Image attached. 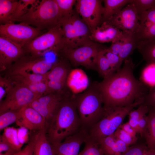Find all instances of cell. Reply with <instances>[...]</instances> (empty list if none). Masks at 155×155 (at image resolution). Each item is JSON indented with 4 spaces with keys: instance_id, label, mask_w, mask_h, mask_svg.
I'll list each match as a JSON object with an SVG mask.
<instances>
[{
    "instance_id": "obj_16",
    "label": "cell",
    "mask_w": 155,
    "mask_h": 155,
    "mask_svg": "<svg viewBox=\"0 0 155 155\" xmlns=\"http://www.w3.org/2000/svg\"><path fill=\"white\" fill-rule=\"evenodd\" d=\"M124 34L114 26L105 22L91 30V39L99 43H113L121 39Z\"/></svg>"
},
{
    "instance_id": "obj_34",
    "label": "cell",
    "mask_w": 155,
    "mask_h": 155,
    "mask_svg": "<svg viewBox=\"0 0 155 155\" xmlns=\"http://www.w3.org/2000/svg\"><path fill=\"white\" fill-rule=\"evenodd\" d=\"M19 81H24L31 83L46 81V74H42L29 72H22L13 74Z\"/></svg>"
},
{
    "instance_id": "obj_50",
    "label": "cell",
    "mask_w": 155,
    "mask_h": 155,
    "mask_svg": "<svg viewBox=\"0 0 155 155\" xmlns=\"http://www.w3.org/2000/svg\"><path fill=\"white\" fill-rule=\"evenodd\" d=\"M145 155H155V150H149L148 149Z\"/></svg>"
},
{
    "instance_id": "obj_24",
    "label": "cell",
    "mask_w": 155,
    "mask_h": 155,
    "mask_svg": "<svg viewBox=\"0 0 155 155\" xmlns=\"http://www.w3.org/2000/svg\"><path fill=\"white\" fill-rule=\"evenodd\" d=\"M149 107L147 131L145 140L148 149L155 150V108Z\"/></svg>"
},
{
    "instance_id": "obj_51",
    "label": "cell",
    "mask_w": 155,
    "mask_h": 155,
    "mask_svg": "<svg viewBox=\"0 0 155 155\" xmlns=\"http://www.w3.org/2000/svg\"><path fill=\"white\" fill-rule=\"evenodd\" d=\"M17 153L15 154L8 152L0 153V155H16Z\"/></svg>"
},
{
    "instance_id": "obj_22",
    "label": "cell",
    "mask_w": 155,
    "mask_h": 155,
    "mask_svg": "<svg viewBox=\"0 0 155 155\" xmlns=\"http://www.w3.org/2000/svg\"><path fill=\"white\" fill-rule=\"evenodd\" d=\"M137 49L147 64H155V38L138 40Z\"/></svg>"
},
{
    "instance_id": "obj_33",
    "label": "cell",
    "mask_w": 155,
    "mask_h": 155,
    "mask_svg": "<svg viewBox=\"0 0 155 155\" xmlns=\"http://www.w3.org/2000/svg\"><path fill=\"white\" fill-rule=\"evenodd\" d=\"M18 84L24 86L35 94L40 96L44 93L49 94L48 88L46 81L39 82L31 83L26 81H19Z\"/></svg>"
},
{
    "instance_id": "obj_28",
    "label": "cell",
    "mask_w": 155,
    "mask_h": 155,
    "mask_svg": "<svg viewBox=\"0 0 155 155\" xmlns=\"http://www.w3.org/2000/svg\"><path fill=\"white\" fill-rule=\"evenodd\" d=\"M104 155H122L115 142L113 133L103 138L97 142Z\"/></svg>"
},
{
    "instance_id": "obj_10",
    "label": "cell",
    "mask_w": 155,
    "mask_h": 155,
    "mask_svg": "<svg viewBox=\"0 0 155 155\" xmlns=\"http://www.w3.org/2000/svg\"><path fill=\"white\" fill-rule=\"evenodd\" d=\"M133 2L127 5L120 12L106 22L124 33L136 34L140 22L139 16Z\"/></svg>"
},
{
    "instance_id": "obj_14",
    "label": "cell",
    "mask_w": 155,
    "mask_h": 155,
    "mask_svg": "<svg viewBox=\"0 0 155 155\" xmlns=\"http://www.w3.org/2000/svg\"><path fill=\"white\" fill-rule=\"evenodd\" d=\"M25 53L23 47L0 36V67L3 70L23 57Z\"/></svg>"
},
{
    "instance_id": "obj_46",
    "label": "cell",
    "mask_w": 155,
    "mask_h": 155,
    "mask_svg": "<svg viewBox=\"0 0 155 155\" xmlns=\"http://www.w3.org/2000/svg\"><path fill=\"white\" fill-rule=\"evenodd\" d=\"M119 127L128 133L132 138L137 140V138L136 136L137 133L128 122L122 124Z\"/></svg>"
},
{
    "instance_id": "obj_35",
    "label": "cell",
    "mask_w": 155,
    "mask_h": 155,
    "mask_svg": "<svg viewBox=\"0 0 155 155\" xmlns=\"http://www.w3.org/2000/svg\"><path fill=\"white\" fill-rule=\"evenodd\" d=\"M38 1L35 0H20L12 18L13 23L16 21L28 10L27 8L30 5L32 6L37 3Z\"/></svg>"
},
{
    "instance_id": "obj_3",
    "label": "cell",
    "mask_w": 155,
    "mask_h": 155,
    "mask_svg": "<svg viewBox=\"0 0 155 155\" xmlns=\"http://www.w3.org/2000/svg\"><path fill=\"white\" fill-rule=\"evenodd\" d=\"M97 82L91 84L83 93L74 96L81 127L88 132L106 114Z\"/></svg>"
},
{
    "instance_id": "obj_47",
    "label": "cell",
    "mask_w": 155,
    "mask_h": 155,
    "mask_svg": "<svg viewBox=\"0 0 155 155\" xmlns=\"http://www.w3.org/2000/svg\"><path fill=\"white\" fill-rule=\"evenodd\" d=\"M114 140L119 151L122 154L126 152L129 148L130 146H128L122 140L115 137Z\"/></svg>"
},
{
    "instance_id": "obj_4",
    "label": "cell",
    "mask_w": 155,
    "mask_h": 155,
    "mask_svg": "<svg viewBox=\"0 0 155 155\" xmlns=\"http://www.w3.org/2000/svg\"><path fill=\"white\" fill-rule=\"evenodd\" d=\"M60 14L55 0H42L32 6L16 21L26 23L41 31L59 25Z\"/></svg>"
},
{
    "instance_id": "obj_20",
    "label": "cell",
    "mask_w": 155,
    "mask_h": 155,
    "mask_svg": "<svg viewBox=\"0 0 155 155\" xmlns=\"http://www.w3.org/2000/svg\"><path fill=\"white\" fill-rule=\"evenodd\" d=\"M70 66L63 61H59L54 63L51 69L46 74V81L53 80L66 84Z\"/></svg>"
},
{
    "instance_id": "obj_32",
    "label": "cell",
    "mask_w": 155,
    "mask_h": 155,
    "mask_svg": "<svg viewBox=\"0 0 155 155\" xmlns=\"http://www.w3.org/2000/svg\"><path fill=\"white\" fill-rule=\"evenodd\" d=\"M84 148L78 155H104L97 142L89 136L84 142Z\"/></svg>"
},
{
    "instance_id": "obj_23",
    "label": "cell",
    "mask_w": 155,
    "mask_h": 155,
    "mask_svg": "<svg viewBox=\"0 0 155 155\" xmlns=\"http://www.w3.org/2000/svg\"><path fill=\"white\" fill-rule=\"evenodd\" d=\"M18 1L15 0H0V24L13 23L12 18Z\"/></svg>"
},
{
    "instance_id": "obj_44",
    "label": "cell",
    "mask_w": 155,
    "mask_h": 155,
    "mask_svg": "<svg viewBox=\"0 0 155 155\" xmlns=\"http://www.w3.org/2000/svg\"><path fill=\"white\" fill-rule=\"evenodd\" d=\"M143 103L149 107L155 108V88L149 91Z\"/></svg>"
},
{
    "instance_id": "obj_13",
    "label": "cell",
    "mask_w": 155,
    "mask_h": 155,
    "mask_svg": "<svg viewBox=\"0 0 155 155\" xmlns=\"http://www.w3.org/2000/svg\"><path fill=\"white\" fill-rule=\"evenodd\" d=\"M88 136V131L82 128L61 142L52 145L53 155H78L81 146L84 143Z\"/></svg>"
},
{
    "instance_id": "obj_45",
    "label": "cell",
    "mask_w": 155,
    "mask_h": 155,
    "mask_svg": "<svg viewBox=\"0 0 155 155\" xmlns=\"http://www.w3.org/2000/svg\"><path fill=\"white\" fill-rule=\"evenodd\" d=\"M124 34V35L121 39L111 43L110 46L108 48L109 50L113 54L119 55L123 43L124 38L125 36V33Z\"/></svg>"
},
{
    "instance_id": "obj_49",
    "label": "cell",
    "mask_w": 155,
    "mask_h": 155,
    "mask_svg": "<svg viewBox=\"0 0 155 155\" xmlns=\"http://www.w3.org/2000/svg\"><path fill=\"white\" fill-rule=\"evenodd\" d=\"M128 122L131 127L134 129L137 134H139L138 121L132 118H129Z\"/></svg>"
},
{
    "instance_id": "obj_40",
    "label": "cell",
    "mask_w": 155,
    "mask_h": 155,
    "mask_svg": "<svg viewBox=\"0 0 155 155\" xmlns=\"http://www.w3.org/2000/svg\"><path fill=\"white\" fill-rule=\"evenodd\" d=\"M114 137L122 140L130 146L135 144L137 140L132 138L128 133L119 127L113 133Z\"/></svg>"
},
{
    "instance_id": "obj_43",
    "label": "cell",
    "mask_w": 155,
    "mask_h": 155,
    "mask_svg": "<svg viewBox=\"0 0 155 155\" xmlns=\"http://www.w3.org/2000/svg\"><path fill=\"white\" fill-rule=\"evenodd\" d=\"M139 134L141 138L145 139L147 131L148 117L147 115L138 121Z\"/></svg>"
},
{
    "instance_id": "obj_38",
    "label": "cell",
    "mask_w": 155,
    "mask_h": 155,
    "mask_svg": "<svg viewBox=\"0 0 155 155\" xmlns=\"http://www.w3.org/2000/svg\"><path fill=\"white\" fill-rule=\"evenodd\" d=\"M148 150L146 143H137V142L122 155H145Z\"/></svg>"
},
{
    "instance_id": "obj_9",
    "label": "cell",
    "mask_w": 155,
    "mask_h": 155,
    "mask_svg": "<svg viewBox=\"0 0 155 155\" xmlns=\"http://www.w3.org/2000/svg\"><path fill=\"white\" fill-rule=\"evenodd\" d=\"M40 96L26 87L17 84L0 102V115L9 111L19 110Z\"/></svg>"
},
{
    "instance_id": "obj_36",
    "label": "cell",
    "mask_w": 155,
    "mask_h": 155,
    "mask_svg": "<svg viewBox=\"0 0 155 155\" xmlns=\"http://www.w3.org/2000/svg\"><path fill=\"white\" fill-rule=\"evenodd\" d=\"M103 50L104 54L111 65L116 72L121 68L123 61L118 55L112 53L109 50L108 48H104Z\"/></svg>"
},
{
    "instance_id": "obj_48",
    "label": "cell",
    "mask_w": 155,
    "mask_h": 155,
    "mask_svg": "<svg viewBox=\"0 0 155 155\" xmlns=\"http://www.w3.org/2000/svg\"><path fill=\"white\" fill-rule=\"evenodd\" d=\"M33 153L32 146L31 143L28 142L27 144L16 155H33Z\"/></svg>"
},
{
    "instance_id": "obj_52",
    "label": "cell",
    "mask_w": 155,
    "mask_h": 155,
    "mask_svg": "<svg viewBox=\"0 0 155 155\" xmlns=\"http://www.w3.org/2000/svg\"><path fill=\"white\" fill-rule=\"evenodd\" d=\"M17 154H16V155Z\"/></svg>"
},
{
    "instance_id": "obj_41",
    "label": "cell",
    "mask_w": 155,
    "mask_h": 155,
    "mask_svg": "<svg viewBox=\"0 0 155 155\" xmlns=\"http://www.w3.org/2000/svg\"><path fill=\"white\" fill-rule=\"evenodd\" d=\"M19 152L0 136V153L8 152L16 154Z\"/></svg>"
},
{
    "instance_id": "obj_39",
    "label": "cell",
    "mask_w": 155,
    "mask_h": 155,
    "mask_svg": "<svg viewBox=\"0 0 155 155\" xmlns=\"http://www.w3.org/2000/svg\"><path fill=\"white\" fill-rule=\"evenodd\" d=\"M133 109L128 114L129 118L138 121L147 115L149 111V107L148 105L142 103L138 106L137 109Z\"/></svg>"
},
{
    "instance_id": "obj_29",
    "label": "cell",
    "mask_w": 155,
    "mask_h": 155,
    "mask_svg": "<svg viewBox=\"0 0 155 155\" xmlns=\"http://www.w3.org/2000/svg\"><path fill=\"white\" fill-rule=\"evenodd\" d=\"M140 79L149 91L155 88V64H147L142 71Z\"/></svg>"
},
{
    "instance_id": "obj_19",
    "label": "cell",
    "mask_w": 155,
    "mask_h": 155,
    "mask_svg": "<svg viewBox=\"0 0 155 155\" xmlns=\"http://www.w3.org/2000/svg\"><path fill=\"white\" fill-rule=\"evenodd\" d=\"M74 11L70 18L74 27L79 46L92 41L91 39V30L85 21Z\"/></svg>"
},
{
    "instance_id": "obj_27",
    "label": "cell",
    "mask_w": 155,
    "mask_h": 155,
    "mask_svg": "<svg viewBox=\"0 0 155 155\" xmlns=\"http://www.w3.org/2000/svg\"><path fill=\"white\" fill-rule=\"evenodd\" d=\"M0 136L6 140L18 151H20L24 143L20 137V130L13 127H7Z\"/></svg>"
},
{
    "instance_id": "obj_6",
    "label": "cell",
    "mask_w": 155,
    "mask_h": 155,
    "mask_svg": "<svg viewBox=\"0 0 155 155\" xmlns=\"http://www.w3.org/2000/svg\"><path fill=\"white\" fill-rule=\"evenodd\" d=\"M91 42L74 47H61L57 54L61 53L63 56L75 66L81 65L88 69L97 71L96 62L99 51L104 48Z\"/></svg>"
},
{
    "instance_id": "obj_11",
    "label": "cell",
    "mask_w": 155,
    "mask_h": 155,
    "mask_svg": "<svg viewBox=\"0 0 155 155\" xmlns=\"http://www.w3.org/2000/svg\"><path fill=\"white\" fill-rule=\"evenodd\" d=\"M103 0H78L75 4L76 12L92 30L101 24L103 13Z\"/></svg>"
},
{
    "instance_id": "obj_37",
    "label": "cell",
    "mask_w": 155,
    "mask_h": 155,
    "mask_svg": "<svg viewBox=\"0 0 155 155\" xmlns=\"http://www.w3.org/2000/svg\"><path fill=\"white\" fill-rule=\"evenodd\" d=\"M133 2L138 16L155 6V0H134Z\"/></svg>"
},
{
    "instance_id": "obj_21",
    "label": "cell",
    "mask_w": 155,
    "mask_h": 155,
    "mask_svg": "<svg viewBox=\"0 0 155 155\" xmlns=\"http://www.w3.org/2000/svg\"><path fill=\"white\" fill-rule=\"evenodd\" d=\"M133 1V0H103L104 10L100 24L107 21L120 12L127 5Z\"/></svg>"
},
{
    "instance_id": "obj_5",
    "label": "cell",
    "mask_w": 155,
    "mask_h": 155,
    "mask_svg": "<svg viewBox=\"0 0 155 155\" xmlns=\"http://www.w3.org/2000/svg\"><path fill=\"white\" fill-rule=\"evenodd\" d=\"M144 100L137 101L127 106L117 108L106 113L105 116L88 131L89 136L97 142L100 139L113 134L122 124L129 112L142 104Z\"/></svg>"
},
{
    "instance_id": "obj_8",
    "label": "cell",
    "mask_w": 155,
    "mask_h": 155,
    "mask_svg": "<svg viewBox=\"0 0 155 155\" xmlns=\"http://www.w3.org/2000/svg\"><path fill=\"white\" fill-rule=\"evenodd\" d=\"M43 32L24 22L10 23L0 25V36L5 37L23 47Z\"/></svg>"
},
{
    "instance_id": "obj_17",
    "label": "cell",
    "mask_w": 155,
    "mask_h": 155,
    "mask_svg": "<svg viewBox=\"0 0 155 155\" xmlns=\"http://www.w3.org/2000/svg\"><path fill=\"white\" fill-rule=\"evenodd\" d=\"M140 26L135 34L138 40L155 38V6L139 16Z\"/></svg>"
},
{
    "instance_id": "obj_31",
    "label": "cell",
    "mask_w": 155,
    "mask_h": 155,
    "mask_svg": "<svg viewBox=\"0 0 155 155\" xmlns=\"http://www.w3.org/2000/svg\"><path fill=\"white\" fill-rule=\"evenodd\" d=\"M19 110L9 111L0 115V131L20 119Z\"/></svg>"
},
{
    "instance_id": "obj_30",
    "label": "cell",
    "mask_w": 155,
    "mask_h": 155,
    "mask_svg": "<svg viewBox=\"0 0 155 155\" xmlns=\"http://www.w3.org/2000/svg\"><path fill=\"white\" fill-rule=\"evenodd\" d=\"M55 1L59 9L60 20L69 18L72 15L74 12L73 7L75 4L76 0H55Z\"/></svg>"
},
{
    "instance_id": "obj_1",
    "label": "cell",
    "mask_w": 155,
    "mask_h": 155,
    "mask_svg": "<svg viewBox=\"0 0 155 155\" xmlns=\"http://www.w3.org/2000/svg\"><path fill=\"white\" fill-rule=\"evenodd\" d=\"M123 61L122 68L97 82L106 113L144 100L149 91L146 86L135 77V65L130 56Z\"/></svg>"
},
{
    "instance_id": "obj_42",
    "label": "cell",
    "mask_w": 155,
    "mask_h": 155,
    "mask_svg": "<svg viewBox=\"0 0 155 155\" xmlns=\"http://www.w3.org/2000/svg\"><path fill=\"white\" fill-rule=\"evenodd\" d=\"M13 87L7 80L0 78V102L5 96H6Z\"/></svg>"
},
{
    "instance_id": "obj_26",
    "label": "cell",
    "mask_w": 155,
    "mask_h": 155,
    "mask_svg": "<svg viewBox=\"0 0 155 155\" xmlns=\"http://www.w3.org/2000/svg\"><path fill=\"white\" fill-rule=\"evenodd\" d=\"M104 48L99 51L96 62L97 71L103 78L116 72L104 54L103 50Z\"/></svg>"
},
{
    "instance_id": "obj_18",
    "label": "cell",
    "mask_w": 155,
    "mask_h": 155,
    "mask_svg": "<svg viewBox=\"0 0 155 155\" xmlns=\"http://www.w3.org/2000/svg\"><path fill=\"white\" fill-rule=\"evenodd\" d=\"M30 132L29 142L33 146V155H53V146L47 138L46 128Z\"/></svg>"
},
{
    "instance_id": "obj_12",
    "label": "cell",
    "mask_w": 155,
    "mask_h": 155,
    "mask_svg": "<svg viewBox=\"0 0 155 155\" xmlns=\"http://www.w3.org/2000/svg\"><path fill=\"white\" fill-rule=\"evenodd\" d=\"M53 64L40 56H31L29 58L23 56L15 62L13 74L26 72L45 74L50 70Z\"/></svg>"
},
{
    "instance_id": "obj_15",
    "label": "cell",
    "mask_w": 155,
    "mask_h": 155,
    "mask_svg": "<svg viewBox=\"0 0 155 155\" xmlns=\"http://www.w3.org/2000/svg\"><path fill=\"white\" fill-rule=\"evenodd\" d=\"M20 118L16 123L21 127L34 131L46 128V123L43 117L28 105L19 110Z\"/></svg>"
},
{
    "instance_id": "obj_7",
    "label": "cell",
    "mask_w": 155,
    "mask_h": 155,
    "mask_svg": "<svg viewBox=\"0 0 155 155\" xmlns=\"http://www.w3.org/2000/svg\"><path fill=\"white\" fill-rule=\"evenodd\" d=\"M64 41V37L61 26H57L37 36L23 47L25 53L31 56H40L46 51H54Z\"/></svg>"
},
{
    "instance_id": "obj_25",
    "label": "cell",
    "mask_w": 155,
    "mask_h": 155,
    "mask_svg": "<svg viewBox=\"0 0 155 155\" xmlns=\"http://www.w3.org/2000/svg\"><path fill=\"white\" fill-rule=\"evenodd\" d=\"M125 33L123 43L118 55L123 61L130 57L134 50L137 48L138 41L135 34Z\"/></svg>"
},
{
    "instance_id": "obj_2",
    "label": "cell",
    "mask_w": 155,
    "mask_h": 155,
    "mask_svg": "<svg viewBox=\"0 0 155 155\" xmlns=\"http://www.w3.org/2000/svg\"><path fill=\"white\" fill-rule=\"evenodd\" d=\"M74 96L64 100L46 128V137L52 145L61 142L82 128Z\"/></svg>"
}]
</instances>
